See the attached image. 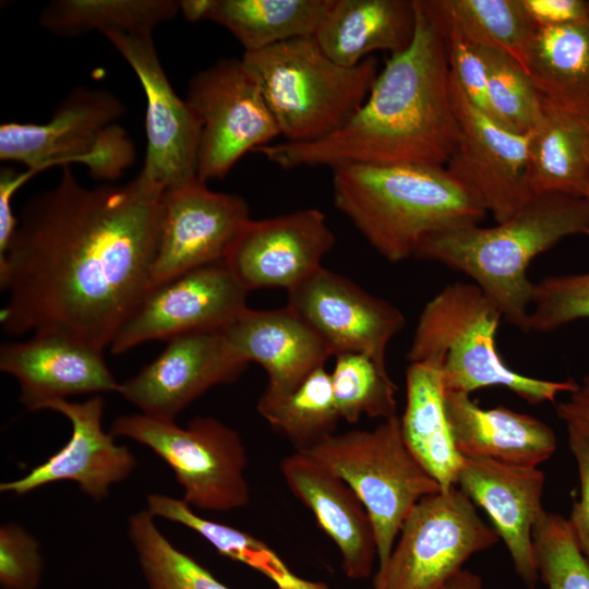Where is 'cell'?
<instances>
[{
	"label": "cell",
	"instance_id": "obj_1",
	"mask_svg": "<svg viewBox=\"0 0 589 589\" xmlns=\"http://www.w3.org/2000/svg\"><path fill=\"white\" fill-rule=\"evenodd\" d=\"M163 194L139 175L85 187L63 166L53 188L23 205L0 256L3 332L109 348L152 288Z\"/></svg>",
	"mask_w": 589,
	"mask_h": 589
},
{
	"label": "cell",
	"instance_id": "obj_2",
	"mask_svg": "<svg viewBox=\"0 0 589 589\" xmlns=\"http://www.w3.org/2000/svg\"><path fill=\"white\" fill-rule=\"evenodd\" d=\"M407 49L390 55L363 105L335 133L314 142H281L255 151L289 170L346 165L446 166L460 125L442 34L422 0Z\"/></svg>",
	"mask_w": 589,
	"mask_h": 589
},
{
	"label": "cell",
	"instance_id": "obj_3",
	"mask_svg": "<svg viewBox=\"0 0 589 589\" xmlns=\"http://www.w3.org/2000/svg\"><path fill=\"white\" fill-rule=\"evenodd\" d=\"M588 232L585 197L531 195L493 227L470 225L426 237L413 257L464 273L498 306L505 321L526 332L533 291L527 275L531 261L563 239Z\"/></svg>",
	"mask_w": 589,
	"mask_h": 589
},
{
	"label": "cell",
	"instance_id": "obj_4",
	"mask_svg": "<svg viewBox=\"0 0 589 589\" xmlns=\"http://www.w3.org/2000/svg\"><path fill=\"white\" fill-rule=\"evenodd\" d=\"M333 194L335 206L390 263L414 256L426 237L479 225L488 214L445 166L336 167Z\"/></svg>",
	"mask_w": 589,
	"mask_h": 589
},
{
	"label": "cell",
	"instance_id": "obj_5",
	"mask_svg": "<svg viewBox=\"0 0 589 589\" xmlns=\"http://www.w3.org/2000/svg\"><path fill=\"white\" fill-rule=\"evenodd\" d=\"M503 315L473 283L446 285L424 305L414 329L409 363L429 361L441 370L445 392H472L504 386L538 405L573 393L578 382L546 381L522 375L502 360L495 342Z\"/></svg>",
	"mask_w": 589,
	"mask_h": 589
},
{
	"label": "cell",
	"instance_id": "obj_6",
	"mask_svg": "<svg viewBox=\"0 0 589 589\" xmlns=\"http://www.w3.org/2000/svg\"><path fill=\"white\" fill-rule=\"evenodd\" d=\"M286 142L322 140L341 129L360 109L378 74L377 60L344 67L329 59L313 37H300L243 52Z\"/></svg>",
	"mask_w": 589,
	"mask_h": 589
},
{
	"label": "cell",
	"instance_id": "obj_7",
	"mask_svg": "<svg viewBox=\"0 0 589 589\" xmlns=\"http://www.w3.org/2000/svg\"><path fill=\"white\" fill-rule=\"evenodd\" d=\"M301 453L340 477L362 501L375 530L380 566L413 506L442 491L407 447L398 416L373 430L334 433Z\"/></svg>",
	"mask_w": 589,
	"mask_h": 589
},
{
	"label": "cell",
	"instance_id": "obj_8",
	"mask_svg": "<svg viewBox=\"0 0 589 589\" xmlns=\"http://www.w3.org/2000/svg\"><path fill=\"white\" fill-rule=\"evenodd\" d=\"M124 112L122 101L109 91L75 88L46 123H2L0 158L25 165L32 175L80 163L93 177L115 180L135 157L132 140L117 123Z\"/></svg>",
	"mask_w": 589,
	"mask_h": 589
},
{
	"label": "cell",
	"instance_id": "obj_9",
	"mask_svg": "<svg viewBox=\"0 0 589 589\" xmlns=\"http://www.w3.org/2000/svg\"><path fill=\"white\" fill-rule=\"evenodd\" d=\"M110 433L149 447L175 472L183 501L204 510L228 512L250 498L240 434L212 417H195L185 428L144 413L116 418Z\"/></svg>",
	"mask_w": 589,
	"mask_h": 589
},
{
	"label": "cell",
	"instance_id": "obj_10",
	"mask_svg": "<svg viewBox=\"0 0 589 589\" xmlns=\"http://www.w3.org/2000/svg\"><path fill=\"white\" fill-rule=\"evenodd\" d=\"M498 539L459 488L426 495L406 517L373 589H442L471 555Z\"/></svg>",
	"mask_w": 589,
	"mask_h": 589
},
{
	"label": "cell",
	"instance_id": "obj_11",
	"mask_svg": "<svg viewBox=\"0 0 589 589\" xmlns=\"http://www.w3.org/2000/svg\"><path fill=\"white\" fill-rule=\"evenodd\" d=\"M185 100L201 120L197 177L223 179L247 153L271 144L278 125L241 58H220L189 81Z\"/></svg>",
	"mask_w": 589,
	"mask_h": 589
},
{
	"label": "cell",
	"instance_id": "obj_12",
	"mask_svg": "<svg viewBox=\"0 0 589 589\" xmlns=\"http://www.w3.org/2000/svg\"><path fill=\"white\" fill-rule=\"evenodd\" d=\"M248 292L226 261L190 269L147 291L113 338L110 352L120 354L149 340L220 330L248 308Z\"/></svg>",
	"mask_w": 589,
	"mask_h": 589
},
{
	"label": "cell",
	"instance_id": "obj_13",
	"mask_svg": "<svg viewBox=\"0 0 589 589\" xmlns=\"http://www.w3.org/2000/svg\"><path fill=\"white\" fill-rule=\"evenodd\" d=\"M105 37L133 69L146 97L147 146L139 176L163 192L195 180L201 120L168 81L152 34Z\"/></svg>",
	"mask_w": 589,
	"mask_h": 589
},
{
	"label": "cell",
	"instance_id": "obj_14",
	"mask_svg": "<svg viewBox=\"0 0 589 589\" xmlns=\"http://www.w3.org/2000/svg\"><path fill=\"white\" fill-rule=\"evenodd\" d=\"M250 219L241 195L213 191L200 178L164 192L152 287L225 261Z\"/></svg>",
	"mask_w": 589,
	"mask_h": 589
},
{
	"label": "cell",
	"instance_id": "obj_15",
	"mask_svg": "<svg viewBox=\"0 0 589 589\" xmlns=\"http://www.w3.org/2000/svg\"><path fill=\"white\" fill-rule=\"evenodd\" d=\"M450 84L460 134L445 167L502 223L531 196L526 179L530 132H513L476 108L452 72Z\"/></svg>",
	"mask_w": 589,
	"mask_h": 589
},
{
	"label": "cell",
	"instance_id": "obj_16",
	"mask_svg": "<svg viewBox=\"0 0 589 589\" xmlns=\"http://www.w3.org/2000/svg\"><path fill=\"white\" fill-rule=\"evenodd\" d=\"M324 338L334 357L360 353L386 368V350L406 318L390 302L321 267L288 291V303Z\"/></svg>",
	"mask_w": 589,
	"mask_h": 589
},
{
	"label": "cell",
	"instance_id": "obj_17",
	"mask_svg": "<svg viewBox=\"0 0 589 589\" xmlns=\"http://www.w3.org/2000/svg\"><path fill=\"white\" fill-rule=\"evenodd\" d=\"M247 368L220 330L190 333L169 339L152 362L120 383L118 393L142 413L175 421L211 387L233 383Z\"/></svg>",
	"mask_w": 589,
	"mask_h": 589
},
{
	"label": "cell",
	"instance_id": "obj_18",
	"mask_svg": "<svg viewBox=\"0 0 589 589\" xmlns=\"http://www.w3.org/2000/svg\"><path fill=\"white\" fill-rule=\"evenodd\" d=\"M335 242L323 212L299 209L260 220L251 218L225 261L249 291H289L323 267L322 261Z\"/></svg>",
	"mask_w": 589,
	"mask_h": 589
},
{
	"label": "cell",
	"instance_id": "obj_19",
	"mask_svg": "<svg viewBox=\"0 0 589 589\" xmlns=\"http://www.w3.org/2000/svg\"><path fill=\"white\" fill-rule=\"evenodd\" d=\"M44 409L60 412L72 425L68 443L24 477L2 482L0 491L24 495L46 484L74 481L89 497L101 501L110 485L127 479L136 460L127 446L117 445L115 436L103 430L104 400L94 396L83 402L57 399Z\"/></svg>",
	"mask_w": 589,
	"mask_h": 589
},
{
	"label": "cell",
	"instance_id": "obj_20",
	"mask_svg": "<svg viewBox=\"0 0 589 589\" xmlns=\"http://www.w3.org/2000/svg\"><path fill=\"white\" fill-rule=\"evenodd\" d=\"M457 485L485 510L506 544L517 574L529 589H534L539 575L532 530L544 510V473L538 467L462 457Z\"/></svg>",
	"mask_w": 589,
	"mask_h": 589
},
{
	"label": "cell",
	"instance_id": "obj_21",
	"mask_svg": "<svg viewBox=\"0 0 589 589\" xmlns=\"http://www.w3.org/2000/svg\"><path fill=\"white\" fill-rule=\"evenodd\" d=\"M104 351L58 334H33L0 347V370L16 378L28 410L68 396L117 392Z\"/></svg>",
	"mask_w": 589,
	"mask_h": 589
},
{
	"label": "cell",
	"instance_id": "obj_22",
	"mask_svg": "<svg viewBox=\"0 0 589 589\" xmlns=\"http://www.w3.org/2000/svg\"><path fill=\"white\" fill-rule=\"evenodd\" d=\"M220 333L240 360L264 369V393L269 395L293 390L334 356L316 329L288 304L274 310L247 308Z\"/></svg>",
	"mask_w": 589,
	"mask_h": 589
},
{
	"label": "cell",
	"instance_id": "obj_23",
	"mask_svg": "<svg viewBox=\"0 0 589 589\" xmlns=\"http://www.w3.org/2000/svg\"><path fill=\"white\" fill-rule=\"evenodd\" d=\"M280 472L292 494L313 513L338 548L345 575L350 579L369 577L377 556L375 530L352 488L301 452L285 457Z\"/></svg>",
	"mask_w": 589,
	"mask_h": 589
},
{
	"label": "cell",
	"instance_id": "obj_24",
	"mask_svg": "<svg viewBox=\"0 0 589 589\" xmlns=\"http://www.w3.org/2000/svg\"><path fill=\"white\" fill-rule=\"evenodd\" d=\"M445 411L462 457L538 467L555 452L554 431L543 421L505 406L483 409L469 394L445 392Z\"/></svg>",
	"mask_w": 589,
	"mask_h": 589
},
{
	"label": "cell",
	"instance_id": "obj_25",
	"mask_svg": "<svg viewBox=\"0 0 589 589\" xmlns=\"http://www.w3.org/2000/svg\"><path fill=\"white\" fill-rule=\"evenodd\" d=\"M414 28V0H330L313 39L329 59L351 68L377 50L404 51Z\"/></svg>",
	"mask_w": 589,
	"mask_h": 589
},
{
	"label": "cell",
	"instance_id": "obj_26",
	"mask_svg": "<svg viewBox=\"0 0 589 589\" xmlns=\"http://www.w3.org/2000/svg\"><path fill=\"white\" fill-rule=\"evenodd\" d=\"M539 100V117L529 134L528 191L530 195L585 197L589 184V110L569 109L540 94Z\"/></svg>",
	"mask_w": 589,
	"mask_h": 589
},
{
	"label": "cell",
	"instance_id": "obj_27",
	"mask_svg": "<svg viewBox=\"0 0 589 589\" xmlns=\"http://www.w3.org/2000/svg\"><path fill=\"white\" fill-rule=\"evenodd\" d=\"M440 368L412 362L406 372V406L400 418L404 441L443 491L457 486L462 456L457 450L445 411Z\"/></svg>",
	"mask_w": 589,
	"mask_h": 589
},
{
	"label": "cell",
	"instance_id": "obj_28",
	"mask_svg": "<svg viewBox=\"0 0 589 589\" xmlns=\"http://www.w3.org/2000/svg\"><path fill=\"white\" fill-rule=\"evenodd\" d=\"M520 64L541 96L589 110V20L536 28Z\"/></svg>",
	"mask_w": 589,
	"mask_h": 589
},
{
	"label": "cell",
	"instance_id": "obj_29",
	"mask_svg": "<svg viewBox=\"0 0 589 589\" xmlns=\"http://www.w3.org/2000/svg\"><path fill=\"white\" fill-rule=\"evenodd\" d=\"M330 0H214L207 20L228 29L244 52L313 37Z\"/></svg>",
	"mask_w": 589,
	"mask_h": 589
},
{
	"label": "cell",
	"instance_id": "obj_30",
	"mask_svg": "<svg viewBox=\"0 0 589 589\" xmlns=\"http://www.w3.org/2000/svg\"><path fill=\"white\" fill-rule=\"evenodd\" d=\"M178 12L173 0H55L41 10L39 24L58 36L153 34Z\"/></svg>",
	"mask_w": 589,
	"mask_h": 589
},
{
	"label": "cell",
	"instance_id": "obj_31",
	"mask_svg": "<svg viewBox=\"0 0 589 589\" xmlns=\"http://www.w3.org/2000/svg\"><path fill=\"white\" fill-rule=\"evenodd\" d=\"M147 510L181 524L207 540L220 554L247 564L273 580L278 589H328L325 584L310 581L293 574L280 557L253 536L195 514L183 500L165 494H149Z\"/></svg>",
	"mask_w": 589,
	"mask_h": 589
},
{
	"label": "cell",
	"instance_id": "obj_32",
	"mask_svg": "<svg viewBox=\"0 0 589 589\" xmlns=\"http://www.w3.org/2000/svg\"><path fill=\"white\" fill-rule=\"evenodd\" d=\"M257 412L293 445L306 452L335 433L339 420L330 373L325 366L314 370L293 390L283 395L263 392Z\"/></svg>",
	"mask_w": 589,
	"mask_h": 589
},
{
	"label": "cell",
	"instance_id": "obj_33",
	"mask_svg": "<svg viewBox=\"0 0 589 589\" xmlns=\"http://www.w3.org/2000/svg\"><path fill=\"white\" fill-rule=\"evenodd\" d=\"M428 10L477 47L493 48L519 63L536 27L521 0H423Z\"/></svg>",
	"mask_w": 589,
	"mask_h": 589
},
{
	"label": "cell",
	"instance_id": "obj_34",
	"mask_svg": "<svg viewBox=\"0 0 589 589\" xmlns=\"http://www.w3.org/2000/svg\"><path fill=\"white\" fill-rule=\"evenodd\" d=\"M147 510L129 519V537L148 589H229L190 555L175 548Z\"/></svg>",
	"mask_w": 589,
	"mask_h": 589
},
{
	"label": "cell",
	"instance_id": "obj_35",
	"mask_svg": "<svg viewBox=\"0 0 589 589\" xmlns=\"http://www.w3.org/2000/svg\"><path fill=\"white\" fill-rule=\"evenodd\" d=\"M339 416L356 423L362 416L389 419L396 414V386L387 369L360 353L335 356L330 372Z\"/></svg>",
	"mask_w": 589,
	"mask_h": 589
},
{
	"label": "cell",
	"instance_id": "obj_36",
	"mask_svg": "<svg viewBox=\"0 0 589 589\" xmlns=\"http://www.w3.org/2000/svg\"><path fill=\"white\" fill-rule=\"evenodd\" d=\"M478 49L485 64L494 120L513 132H530L540 112L539 94L531 79L510 55L493 48Z\"/></svg>",
	"mask_w": 589,
	"mask_h": 589
},
{
	"label": "cell",
	"instance_id": "obj_37",
	"mask_svg": "<svg viewBox=\"0 0 589 589\" xmlns=\"http://www.w3.org/2000/svg\"><path fill=\"white\" fill-rule=\"evenodd\" d=\"M532 545L538 575L548 589H589V561L566 518L543 510L532 530Z\"/></svg>",
	"mask_w": 589,
	"mask_h": 589
},
{
	"label": "cell",
	"instance_id": "obj_38",
	"mask_svg": "<svg viewBox=\"0 0 589 589\" xmlns=\"http://www.w3.org/2000/svg\"><path fill=\"white\" fill-rule=\"evenodd\" d=\"M581 318H589V271L533 284L526 332L549 333Z\"/></svg>",
	"mask_w": 589,
	"mask_h": 589
},
{
	"label": "cell",
	"instance_id": "obj_39",
	"mask_svg": "<svg viewBox=\"0 0 589 589\" xmlns=\"http://www.w3.org/2000/svg\"><path fill=\"white\" fill-rule=\"evenodd\" d=\"M422 2L442 34L450 72L461 92L476 108L494 120L488 97L485 64L478 47L455 27L433 15Z\"/></svg>",
	"mask_w": 589,
	"mask_h": 589
},
{
	"label": "cell",
	"instance_id": "obj_40",
	"mask_svg": "<svg viewBox=\"0 0 589 589\" xmlns=\"http://www.w3.org/2000/svg\"><path fill=\"white\" fill-rule=\"evenodd\" d=\"M43 558L38 541L16 524L0 528V584L4 589H36Z\"/></svg>",
	"mask_w": 589,
	"mask_h": 589
},
{
	"label": "cell",
	"instance_id": "obj_41",
	"mask_svg": "<svg viewBox=\"0 0 589 589\" xmlns=\"http://www.w3.org/2000/svg\"><path fill=\"white\" fill-rule=\"evenodd\" d=\"M567 433L579 476V498L574 502L567 520L579 550L589 561V436L572 429Z\"/></svg>",
	"mask_w": 589,
	"mask_h": 589
},
{
	"label": "cell",
	"instance_id": "obj_42",
	"mask_svg": "<svg viewBox=\"0 0 589 589\" xmlns=\"http://www.w3.org/2000/svg\"><path fill=\"white\" fill-rule=\"evenodd\" d=\"M521 4L536 28L589 20L584 0H521Z\"/></svg>",
	"mask_w": 589,
	"mask_h": 589
},
{
	"label": "cell",
	"instance_id": "obj_43",
	"mask_svg": "<svg viewBox=\"0 0 589 589\" xmlns=\"http://www.w3.org/2000/svg\"><path fill=\"white\" fill-rule=\"evenodd\" d=\"M556 413L567 429L589 436V375L582 377L566 401L556 406Z\"/></svg>",
	"mask_w": 589,
	"mask_h": 589
},
{
	"label": "cell",
	"instance_id": "obj_44",
	"mask_svg": "<svg viewBox=\"0 0 589 589\" xmlns=\"http://www.w3.org/2000/svg\"><path fill=\"white\" fill-rule=\"evenodd\" d=\"M214 0H181L179 12L191 23L207 20Z\"/></svg>",
	"mask_w": 589,
	"mask_h": 589
},
{
	"label": "cell",
	"instance_id": "obj_45",
	"mask_svg": "<svg viewBox=\"0 0 589 589\" xmlns=\"http://www.w3.org/2000/svg\"><path fill=\"white\" fill-rule=\"evenodd\" d=\"M442 589H482V584L478 575L461 569L455 574Z\"/></svg>",
	"mask_w": 589,
	"mask_h": 589
},
{
	"label": "cell",
	"instance_id": "obj_46",
	"mask_svg": "<svg viewBox=\"0 0 589 589\" xmlns=\"http://www.w3.org/2000/svg\"><path fill=\"white\" fill-rule=\"evenodd\" d=\"M585 199L589 202V184H588V188H587Z\"/></svg>",
	"mask_w": 589,
	"mask_h": 589
},
{
	"label": "cell",
	"instance_id": "obj_47",
	"mask_svg": "<svg viewBox=\"0 0 589 589\" xmlns=\"http://www.w3.org/2000/svg\"><path fill=\"white\" fill-rule=\"evenodd\" d=\"M587 10H588V17H589V0L587 1Z\"/></svg>",
	"mask_w": 589,
	"mask_h": 589
},
{
	"label": "cell",
	"instance_id": "obj_48",
	"mask_svg": "<svg viewBox=\"0 0 589 589\" xmlns=\"http://www.w3.org/2000/svg\"><path fill=\"white\" fill-rule=\"evenodd\" d=\"M587 236L589 237V232L587 233Z\"/></svg>",
	"mask_w": 589,
	"mask_h": 589
}]
</instances>
